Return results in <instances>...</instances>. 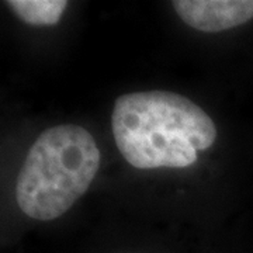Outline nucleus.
Wrapping results in <instances>:
<instances>
[{
    "label": "nucleus",
    "instance_id": "3",
    "mask_svg": "<svg viewBox=\"0 0 253 253\" xmlns=\"http://www.w3.org/2000/svg\"><path fill=\"white\" fill-rule=\"evenodd\" d=\"M179 17L204 33H218L242 26L253 18V0H176Z\"/></svg>",
    "mask_w": 253,
    "mask_h": 253
},
{
    "label": "nucleus",
    "instance_id": "2",
    "mask_svg": "<svg viewBox=\"0 0 253 253\" xmlns=\"http://www.w3.org/2000/svg\"><path fill=\"white\" fill-rule=\"evenodd\" d=\"M99 166L100 151L87 129L72 124L48 128L20 169L18 207L40 221L61 217L87 191Z\"/></svg>",
    "mask_w": 253,
    "mask_h": 253
},
{
    "label": "nucleus",
    "instance_id": "1",
    "mask_svg": "<svg viewBox=\"0 0 253 253\" xmlns=\"http://www.w3.org/2000/svg\"><path fill=\"white\" fill-rule=\"evenodd\" d=\"M113 135L136 169L189 168L217 138V126L191 100L170 91H139L116 100Z\"/></svg>",
    "mask_w": 253,
    "mask_h": 253
},
{
    "label": "nucleus",
    "instance_id": "4",
    "mask_svg": "<svg viewBox=\"0 0 253 253\" xmlns=\"http://www.w3.org/2000/svg\"><path fill=\"white\" fill-rule=\"evenodd\" d=\"M6 4L31 26H54L68 6L65 0H9Z\"/></svg>",
    "mask_w": 253,
    "mask_h": 253
}]
</instances>
